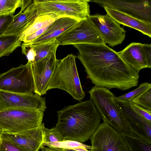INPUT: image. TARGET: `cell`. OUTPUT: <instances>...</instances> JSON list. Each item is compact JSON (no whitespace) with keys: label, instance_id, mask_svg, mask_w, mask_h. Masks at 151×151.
Returning <instances> with one entry per match:
<instances>
[{"label":"cell","instance_id":"6da1fadb","mask_svg":"<svg viewBox=\"0 0 151 151\" xmlns=\"http://www.w3.org/2000/svg\"><path fill=\"white\" fill-rule=\"evenodd\" d=\"M76 56L95 86L127 90L137 86L139 73L106 44L73 45Z\"/></svg>","mask_w":151,"mask_h":151},{"label":"cell","instance_id":"7a4b0ae2","mask_svg":"<svg viewBox=\"0 0 151 151\" xmlns=\"http://www.w3.org/2000/svg\"><path fill=\"white\" fill-rule=\"evenodd\" d=\"M57 113L55 127L64 139L81 143L91 138L102 119L90 99L65 107Z\"/></svg>","mask_w":151,"mask_h":151},{"label":"cell","instance_id":"3957f363","mask_svg":"<svg viewBox=\"0 0 151 151\" xmlns=\"http://www.w3.org/2000/svg\"><path fill=\"white\" fill-rule=\"evenodd\" d=\"M88 93L103 122L121 134L132 133L129 123L115 101V95L109 90L94 86Z\"/></svg>","mask_w":151,"mask_h":151},{"label":"cell","instance_id":"277c9868","mask_svg":"<svg viewBox=\"0 0 151 151\" xmlns=\"http://www.w3.org/2000/svg\"><path fill=\"white\" fill-rule=\"evenodd\" d=\"M76 56L70 54L62 59L58 63L50 78L47 91L58 88L63 90L73 98L81 101L85 97L76 63Z\"/></svg>","mask_w":151,"mask_h":151},{"label":"cell","instance_id":"5b68a950","mask_svg":"<svg viewBox=\"0 0 151 151\" xmlns=\"http://www.w3.org/2000/svg\"><path fill=\"white\" fill-rule=\"evenodd\" d=\"M43 112L28 109H9L0 111L1 133H16L35 128L42 123Z\"/></svg>","mask_w":151,"mask_h":151},{"label":"cell","instance_id":"8992f818","mask_svg":"<svg viewBox=\"0 0 151 151\" xmlns=\"http://www.w3.org/2000/svg\"><path fill=\"white\" fill-rule=\"evenodd\" d=\"M90 0H34L37 15L53 13L81 20L89 17Z\"/></svg>","mask_w":151,"mask_h":151},{"label":"cell","instance_id":"52a82bcc","mask_svg":"<svg viewBox=\"0 0 151 151\" xmlns=\"http://www.w3.org/2000/svg\"><path fill=\"white\" fill-rule=\"evenodd\" d=\"M56 39L59 45L105 44L103 35L89 17L80 20Z\"/></svg>","mask_w":151,"mask_h":151},{"label":"cell","instance_id":"ba28073f","mask_svg":"<svg viewBox=\"0 0 151 151\" xmlns=\"http://www.w3.org/2000/svg\"><path fill=\"white\" fill-rule=\"evenodd\" d=\"M0 90L24 94L34 93V83L29 62L0 74Z\"/></svg>","mask_w":151,"mask_h":151},{"label":"cell","instance_id":"9c48e42d","mask_svg":"<svg viewBox=\"0 0 151 151\" xmlns=\"http://www.w3.org/2000/svg\"><path fill=\"white\" fill-rule=\"evenodd\" d=\"M90 139V151H130L121 134L104 122Z\"/></svg>","mask_w":151,"mask_h":151},{"label":"cell","instance_id":"30bf717a","mask_svg":"<svg viewBox=\"0 0 151 151\" xmlns=\"http://www.w3.org/2000/svg\"><path fill=\"white\" fill-rule=\"evenodd\" d=\"M46 108L45 98L37 93H21L0 90V111L28 109L44 112Z\"/></svg>","mask_w":151,"mask_h":151},{"label":"cell","instance_id":"8fae6325","mask_svg":"<svg viewBox=\"0 0 151 151\" xmlns=\"http://www.w3.org/2000/svg\"><path fill=\"white\" fill-rule=\"evenodd\" d=\"M56 52H52L36 62H29L35 86L34 93L40 96L46 93L49 81L58 63Z\"/></svg>","mask_w":151,"mask_h":151},{"label":"cell","instance_id":"7c38bea8","mask_svg":"<svg viewBox=\"0 0 151 151\" xmlns=\"http://www.w3.org/2000/svg\"><path fill=\"white\" fill-rule=\"evenodd\" d=\"M116 9L139 19L151 22V0H93L90 1Z\"/></svg>","mask_w":151,"mask_h":151},{"label":"cell","instance_id":"4fadbf2b","mask_svg":"<svg viewBox=\"0 0 151 151\" xmlns=\"http://www.w3.org/2000/svg\"><path fill=\"white\" fill-rule=\"evenodd\" d=\"M89 17L104 37L105 44L114 47L121 44L126 37V31L107 14H96Z\"/></svg>","mask_w":151,"mask_h":151},{"label":"cell","instance_id":"5bb4252c","mask_svg":"<svg viewBox=\"0 0 151 151\" xmlns=\"http://www.w3.org/2000/svg\"><path fill=\"white\" fill-rule=\"evenodd\" d=\"M16 133H0V137L14 143L25 151H38L43 142V125Z\"/></svg>","mask_w":151,"mask_h":151},{"label":"cell","instance_id":"9a60e30c","mask_svg":"<svg viewBox=\"0 0 151 151\" xmlns=\"http://www.w3.org/2000/svg\"><path fill=\"white\" fill-rule=\"evenodd\" d=\"M37 16V9L33 0L27 7H22L20 12L14 15L12 21L3 35L20 37L32 24Z\"/></svg>","mask_w":151,"mask_h":151},{"label":"cell","instance_id":"2e32d148","mask_svg":"<svg viewBox=\"0 0 151 151\" xmlns=\"http://www.w3.org/2000/svg\"><path fill=\"white\" fill-rule=\"evenodd\" d=\"M122 59L138 73L145 68H151L144 47V44L132 42L117 52Z\"/></svg>","mask_w":151,"mask_h":151},{"label":"cell","instance_id":"e0dca14e","mask_svg":"<svg viewBox=\"0 0 151 151\" xmlns=\"http://www.w3.org/2000/svg\"><path fill=\"white\" fill-rule=\"evenodd\" d=\"M116 103L129 123L132 130V133L151 143V123L134 112L129 104Z\"/></svg>","mask_w":151,"mask_h":151},{"label":"cell","instance_id":"ac0fdd59","mask_svg":"<svg viewBox=\"0 0 151 151\" xmlns=\"http://www.w3.org/2000/svg\"><path fill=\"white\" fill-rule=\"evenodd\" d=\"M80 21L68 17H60L53 22L42 35L28 43L32 45H38L57 38L73 27Z\"/></svg>","mask_w":151,"mask_h":151},{"label":"cell","instance_id":"d6986e66","mask_svg":"<svg viewBox=\"0 0 151 151\" xmlns=\"http://www.w3.org/2000/svg\"><path fill=\"white\" fill-rule=\"evenodd\" d=\"M102 7L107 14L119 24L135 29L151 37V22L139 19L108 6Z\"/></svg>","mask_w":151,"mask_h":151},{"label":"cell","instance_id":"ffe728a7","mask_svg":"<svg viewBox=\"0 0 151 151\" xmlns=\"http://www.w3.org/2000/svg\"><path fill=\"white\" fill-rule=\"evenodd\" d=\"M63 17L57 14L50 13L40 15L36 18L32 24L20 36L21 41L26 37L38 30L52 24L59 18Z\"/></svg>","mask_w":151,"mask_h":151},{"label":"cell","instance_id":"44dd1931","mask_svg":"<svg viewBox=\"0 0 151 151\" xmlns=\"http://www.w3.org/2000/svg\"><path fill=\"white\" fill-rule=\"evenodd\" d=\"M20 37L13 35L0 36V58L8 56L18 47H21Z\"/></svg>","mask_w":151,"mask_h":151},{"label":"cell","instance_id":"7402d4cb","mask_svg":"<svg viewBox=\"0 0 151 151\" xmlns=\"http://www.w3.org/2000/svg\"><path fill=\"white\" fill-rule=\"evenodd\" d=\"M121 134L130 151H151V143L133 133H122Z\"/></svg>","mask_w":151,"mask_h":151},{"label":"cell","instance_id":"603a6c76","mask_svg":"<svg viewBox=\"0 0 151 151\" xmlns=\"http://www.w3.org/2000/svg\"><path fill=\"white\" fill-rule=\"evenodd\" d=\"M30 44L31 45L36 52V56L34 62L42 59L51 53L56 52L57 49L59 46L56 38L52 39L46 42L38 45H35Z\"/></svg>","mask_w":151,"mask_h":151},{"label":"cell","instance_id":"cb8c5ba5","mask_svg":"<svg viewBox=\"0 0 151 151\" xmlns=\"http://www.w3.org/2000/svg\"><path fill=\"white\" fill-rule=\"evenodd\" d=\"M43 145L49 147L72 149L77 151H90L91 146L74 141L64 140L59 142L43 143Z\"/></svg>","mask_w":151,"mask_h":151},{"label":"cell","instance_id":"d4e9b609","mask_svg":"<svg viewBox=\"0 0 151 151\" xmlns=\"http://www.w3.org/2000/svg\"><path fill=\"white\" fill-rule=\"evenodd\" d=\"M150 88H151V84L149 82L142 83L136 89L122 95L115 96V101L122 104H129L134 99Z\"/></svg>","mask_w":151,"mask_h":151},{"label":"cell","instance_id":"484cf974","mask_svg":"<svg viewBox=\"0 0 151 151\" xmlns=\"http://www.w3.org/2000/svg\"><path fill=\"white\" fill-rule=\"evenodd\" d=\"M22 0H0V16L13 15L16 10L21 8Z\"/></svg>","mask_w":151,"mask_h":151},{"label":"cell","instance_id":"4316f807","mask_svg":"<svg viewBox=\"0 0 151 151\" xmlns=\"http://www.w3.org/2000/svg\"><path fill=\"white\" fill-rule=\"evenodd\" d=\"M43 131L44 134L43 143L59 142L64 140L55 127L54 128L48 129L45 127L44 124Z\"/></svg>","mask_w":151,"mask_h":151},{"label":"cell","instance_id":"83f0119b","mask_svg":"<svg viewBox=\"0 0 151 151\" xmlns=\"http://www.w3.org/2000/svg\"><path fill=\"white\" fill-rule=\"evenodd\" d=\"M131 102L151 110V88L137 96Z\"/></svg>","mask_w":151,"mask_h":151},{"label":"cell","instance_id":"f1b7e54d","mask_svg":"<svg viewBox=\"0 0 151 151\" xmlns=\"http://www.w3.org/2000/svg\"><path fill=\"white\" fill-rule=\"evenodd\" d=\"M129 104L134 112L148 122L151 123V110L145 109L131 102Z\"/></svg>","mask_w":151,"mask_h":151},{"label":"cell","instance_id":"f546056e","mask_svg":"<svg viewBox=\"0 0 151 151\" xmlns=\"http://www.w3.org/2000/svg\"><path fill=\"white\" fill-rule=\"evenodd\" d=\"M0 151H25L12 142L0 137Z\"/></svg>","mask_w":151,"mask_h":151},{"label":"cell","instance_id":"4dcf8cb0","mask_svg":"<svg viewBox=\"0 0 151 151\" xmlns=\"http://www.w3.org/2000/svg\"><path fill=\"white\" fill-rule=\"evenodd\" d=\"M22 52L26 55L28 62H34L36 56V51L31 45L29 43H23L21 46Z\"/></svg>","mask_w":151,"mask_h":151},{"label":"cell","instance_id":"1f68e13d","mask_svg":"<svg viewBox=\"0 0 151 151\" xmlns=\"http://www.w3.org/2000/svg\"><path fill=\"white\" fill-rule=\"evenodd\" d=\"M14 15L0 16V36L3 35L12 21Z\"/></svg>","mask_w":151,"mask_h":151},{"label":"cell","instance_id":"d6a6232c","mask_svg":"<svg viewBox=\"0 0 151 151\" xmlns=\"http://www.w3.org/2000/svg\"><path fill=\"white\" fill-rule=\"evenodd\" d=\"M51 24H52L26 37L22 40V41L25 43H28L32 42L42 35Z\"/></svg>","mask_w":151,"mask_h":151},{"label":"cell","instance_id":"836d02e7","mask_svg":"<svg viewBox=\"0 0 151 151\" xmlns=\"http://www.w3.org/2000/svg\"><path fill=\"white\" fill-rule=\"evenodd\" d=\"M144 47L148 61L151 64V45L150 44H144Z\"/></svg>","mask_w":151,"mask_h":151},{"label":"cell","instance_id":"e575fe53","mask_svg":"<svg viewBox=\"0 0 151 151\" xmlns=\"http://www.w3.org/2000/svg\"><path fill=\"white\" fill-rule=\"evenodd\" d=\"M41 151H63L61 148L46 147L42 145L40 148Z\"/></svg>","mask_w":151,"mask_h":151},{"label":"cell","instance_id":"d590c367","mask_svg":"<svg viewBox=\"0 0 151 151\" xmlns=\"http://www.w3.org/2000/svg\"><path fill=\"white\" fill-rule=\"evenodd\" d=\"M63 151H77L72 149L61 148Z\"/></svg>","mask_w":151,"mask_h":151},{"label":"cell","instance_id":"8d00e7d4","mask_svg":"<svg viewBox=\"0 0 151 151\" xmlns=\"http://www.w3.org/2000/svg\"><path fill=\"white\" fill-rule=\"evenodd\" d=\"M1 132V131H0V134Z\"/></svg>","mask_w":151,"mask_h":151}]
</instances>
